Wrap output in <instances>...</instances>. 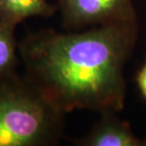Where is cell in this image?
I'll return each instance as SVG.
<instances>
[{"mask_svg": "<svg viewBox=\"0 0 146 146\" xmlns=\"http://www.w3.org/2000/svg\"><path fill=\"white\" fill-rule=\"evenodd\" d=\"M136 21L82 33L43 31L18 45L26 78L66 114L86 109L114 114L124 106V66L136 43Z\"/></svg>", "mask_w": 146, "mask_h": 146, "instance_id": "6da1fadb", "label": "cell"}, {"mask_svg": "<svg viewBox=\"0 0 146 146\" xmlns=\"http://www.w3.org/2000/svg\"><path fill=\"white\" fill-rule=\"evenodd\" d=\"M137 82H138L139 87L141 89L142 95L146 98V64L139 70L138 78H137Z\"/></svg>", "mask_w": 146, "mask_h": 146, "instance_id": "52a82bcc", "label": "cell"}, {"mask_svg": "<svg viewBox=\"0 0 146 146\" xmlns=\"http://www.w3.org/2000/svg\"><path fill=\"white\" fill-rule=\"evenodd\" d=\"M104 118L92 131L80 141L84 146H141L139 139L126 121L113 117V114H104Z\"/></svg>", "mask_w": 146, "mask_h": 146, "instance_id": "277c9868", "label": "cell"}, {"mask_svg": "<svg viewBox=\"0 0 146 146\" xmlns=\"http://www.w3.org/2000/svg\"><path fill=\"white\" fill-rule=\"evenodd\" d=\"M59 5L68 28L136 21L132 0H60Z\"/></svg>", "mask_w": 146, "mask_h": 146, "instance_id": "3957f363", "label": "cell"}, {"mask_svg": "<svg viewBox=\"0 0 146 146\" xmlns=\"http://www.w3.org/2000/svg\"><path fill=\"white\" fill-rule=\"evenodd\" d=\"M58 1H60V0H58Z\"/></svg>", "mask_w": 146, "mask_h": 146, "instance_id": "9c48e42d", "label": "cell"}, {"mask_svg": "<svg viewBox=\"0 0 146 146\" xmlns=\"http://www.w3.org/2000/svg\"><path fill=\"white\" fill-rule=\"evenodd\" d=\"M63 117L26 77L0 78V146L54 143Z\"/></svg>", "mask_w": 146, "mask_h": 146, "instance_id": "7a4b0ae2", "label": "cell"}, {"mask_svg": "<svg viewBox=\"0 0 146 146\" xmlns=\"http://www.w3.org/2000/svg\"><path fill=\"white\" fill-rule=\"evenodd\" d=\"M143 145H146V139H145V141H143Z\"/></svg>", "mask_w": 146, "mask_h": 146, "instance_id": "ba28073f", "label": "cell"}, {"mask_svg": "<svg viewBox=\"0 0 146 146\" xmlns=\"http://www.w3.org/2000/svg\"><path fill=\"white\" fill-rule=\"evenodd\" d=\"M55 9L46 0H0V20L17 26L33 16H49Z\"/></svg>", "mask_w": 146, "mask_h": 146, "instance_id": "5b68a950", "label": "cell"}, {"mask_svg": "<svg viewBox=\"0 0 146 146\" xmlns=\"http://www.w3.org/2000/svg\"><path fill=\"white\" fill-rule=\"evenodd\" d=\"M16 26L0 20V78L14 73L16 68Z\"/></svg>", "mask_w": 146, "mask_h": 146, "instance_id": "8992f818", "label": "cell"}]
</instances>
